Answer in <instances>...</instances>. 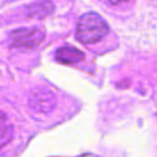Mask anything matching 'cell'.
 <instances>
[{"mask_svg":"<svg viewBox=\"0 0 157 157\" xmlns=\"http://www.w3.org/2000/svg\"><path fill=\"white\" fill-rule=\"evenodd\" d=\"M109 31L107 22L96 12L83 13L76 26V39L82 44H94L103 39Z\"/></svg>","mask_w":157,"mask_h":157,"instance_id":"1","label":"cell"},{"mask_svg":"<svg viewBox=\"0 0 157 157\" xmlns=\"http://www.w3.org/2000/svg\"><path fill=\"white\" fill-rule=\"evenodd\" d=\"M45 32L39 27L17 28L11 32V42L15 47L20 48H34L44 40Z\"/></svg>","mask_w":157,"mask_h":157,"instance_id":"2","label":"cell"},{"mask_svg":"<svg viewBox=\"0 0 157 157\" xmlns=\"http://www.w3.org/2000/svg\"><path fill=\"white\" fill-rule=\"evenodd\" d=\"M29 105L33 110L39 112V113H49L53 110L54 105H55V97L52 92L49 91H44V90H39L37 92H34L31 98H29Z\"/></svg>","mask_w":157,"mask_h":157,"instance_id":"3","label":"cell"},{"mask_svg":"<svg viewBox=\"0 0 157 157\" xmlns=\"http://www.w3.org/2000/svg\"><path fill=\"white\" fill-rule=\"evenodd\" d=\"M55 58L59 63L61 64H66V65H74V64H77L80 63L81 60H83L85 58V54L78 50L77 48L75 47H71V45H64V47H60L56 53H55Z\"/></svg>","mask_w":157,"mask_h":157,"instance_id":"4","label":"cell"},{"mask_svg":"<svg viewBox=\"0 0 157 157\" xmlns=\"http://www.w3.org/2000/svg\"><path fill=\"white\" fill-rule=\"evenodd\" d=\"M13 136V126L5 113L0 110V147L11 141Z\"/></svg>","mask_w":157,"mask_h":157,"instance_id":"5","label":"cell"},{"mask_svg":"<svg viewBox=\"0 0 157 157\" xmlns=\"http://www.w3.org/2000/svg\"><path fill=\"white\" fill-rule=\"evenodd\" d=\"M53 9H54V6L50 1H40V2H37L32 6H29V15L43 17V16L49 15L53 11Z\"/></svg>","mask_w":157,"mask_h":157,"instance_id":"6","label":"cell"},{"mask_svg":"<svg viewBox=\"0 0 157 157\" xmlns=\"http://www.w3.org/2000/svg\"><path fill=\"white\" fill-rule=\"evenodd\" d=\"M105 1H108V2L112 4V5H119V4L126 2V1H129V0H105Z\"/></svg>","mask_w":157,"mask_h":157,"instance_id":"7","label":"cell"}]
</instances>
